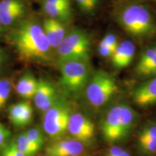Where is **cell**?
<instances>
[{
    "label": "cell",
    "mask_w": 156,
    "mask_h": 156,
    "mask_svg": "<svg viewBox=\"0 0 156 156\" xmlns=\"http://www.w3.org/2000/svg\"><path fill=\"white\" fill-rule=\"evenodd\" d=\"M151 140H156V124H150L145 126L138 136V141Z\"/></svg>",
    "instance_id": "cell-24"
},
{
    "label": "cell",
    "mask_w": 156,
    "mask_h": 156,
    "mask_svg": "<svg viewBox=\"0 0 156 156\" xmlns=\"http://www.w3.org/2000/svg\"><path fill=\"white\" fill-rule=\"evenodd\" d=\"M38 80L30 73H26L19 79L16 85V92L24 99L34 98L37 90Z\"/></svg>",
    "instance_id": "cell-16"
},
{
    "label": "cell",
    "mask_w": 156,
    "mask_h": 156,
    "mask_svg": "<svg viewBox=\"0 0 156 156\" xmlns=\"http://www.w3.org/2000/svg\"><path fill=\"white\" fill-rule=\"evenodd\" d=\"M56 50L59 63L72 60L88 62L90 40L85 32L74 30L66 35Z\"/></svg>",
    "instance_id": "cell-4"
},
{
    "label": "cell",
    "mask_w": 156,
    "mask_h": 156,
    "mask_svg": "<svg viewBox=\"0 0 156 156\" xmlns=\"http://www.w3.org/2000/svg\"><path fill=\"white\" fill-rule=\"evenodd\" d=\"M119 45L118 40L114 34H108L101 41L98 46H108L116 48Z\"/></svg>",
    "instance_id": "cell-27"
},
{
    "label": "cell",
    "mask_w": 156,
    "mask_h": 156,
    "mask_svg": "<svg viewBox=\"0 0 156 156\" xmlns=\"http://www.w3.org/2000/svg\"><path fill=\"white\" fill-rule=\"evenodd\" d=\"M5 62V54L2 50L0 49V69L2 67L4 63Z\"/></svg>",
    "instance_id": "cell-32"
},
{
    "label": "cell",
    "mask_w": 156,
    "mask_h": 156,
    "mask_svg": "<svg viewBox=\"0 0 156 156\" xmlns=\"http://www.w3.org/2000/svg\"><path fill=\"white\" fill-rule=\"evenodd\" d=\"M79 8L84 12L90 13L96 8L98 0H75Z\"/></svg>",
    "instance_id": "cell-26"
},
{
    "label": "cell",
    "mask_w": 156,
    "mask_h": 156,
    "mask_svg": "<svg viewBox=\"0 0 156 156\" xmlns=\"http://www.w3.org/2000/svg\"><path fill=\"white\" fill-rule=\"evenodd\" d=\"M118 90L114 78L105 72L95 73L90 80L86 96L90 104L95 108L103 106Z\"/></svg>",
    "instance_id": "cell-6"
},
{
    "label": "cell",
    "mask_w": 156,
    "mask_h": 156,
    "mask_svg": "<svg viewBox=\"0 0 156 156\" xmlns=\"http://www.w3.org/2000/svg\"><path fill=\"white\" fill-rule=\"evenodd\" d=\"M0 156H28L23 153L15 145L12 140L0 147Z\"/></svg>",
    "instance_id": "cell-21"
},
{
    "label": "cell",
    "mask_w": 156,
    "mask_h": 156,
    "mask_svg": "<svg viewBox=\"0 0 156 156\" xmlns=\"http://www.w3.org/2000/svg\"><path fill=\"white\" fill-rule=\"evenodd\" d=\"M15 145L23 153L28 156H34L41 148L32 142L25 132L17 134L12 140Z\"/></svg>",
    "instance_id": "cell-18"
},
{
    "label": "cell",
    "mask_w": 156,
    "mask_h": 156,
    "mask_svg": "<svg viewBox=\"0 0 156 156\" xmlns=\"http://www.w3.org/2000/svg\"><path fill=\"white\" fill-rule=\"evenodd\" d=\"M134 102L140 106H149L156 103V76L140 84L134 90Z\"/></svg>",
    "instance_id": "cell-12"
},
{
    "label": "cell",
    "mask_w": 156,
    "mask_h": 156,
    "mask_svg": "<svg viewBox=\"0 0 156 156\" xmlns=\"http://www.w3.org/2000/svg\"><path fill=\"white\" fill-rule=\"evenodd\" d=\"M25 133L31 142H34L38 147L42 148L44 145V136L42 132L38 127L29 129L25 132Z\"/></svg>",
    "instance_id": "cell-23"
},
{
    "label": "cell",
    "mask_w": 156,
    "mask_h": 156,
    "mask_svg": "<svg viewBox=\"0 0 156 156\" xmlns=\"http://www.w3.org/2000/svg\"><path fill=\"white\" fill-rule=\"evenodd\" d=\"M84 144L76 140H60L52 142L45 150V156H80Z\"/></svg>",
    "instance_id": "cell-10"
},
{
    "label": "cell",
    "mask_w": 156,
    "mask_h": 156,
    "mask_svg": "<svg viewBox=\"0 0 156 156\" xmlns=\"http://www.w3.org/2000/svg\"><path fill=\"white\" fill-rule=\"evenodd\" d=\"M11 135L9 129L0 123V147L11 140Z\"/></svg>",
    "instance_id": "cell-28"
},
{
    "label": "cell",
    "mask_w": 156,
    "mask_h": 156,
    "mask_svg": "<svg viewBox=\"0 0 156 156\" xmlns=\"http://www.w3.org/2000/svg\"><path fill=\"white\" fill-rule=\"evenodd\" d=\"M136 114L127 105H116L107 113L101 125L104 139L109 142L124 140L131 131Z\"/></svg>",
    "instance_id": "cell-2"
},
{
    "label": "cell",
    "mask_w": 156,
    "mask_h": 156,
    "mask_svg": "<svg viewBox=\"0 0 156 156\" xmlns=\"http://www.w3.org/2000/svg\"><path fill=\"white\" fill-rule=\"evenodd\" d=\"M60 85L67 92L75 93L84 88L89 80L87 62L72 60L60 62Z\"/></svg>",
    "instance_id": "cell-5"
},
{
    "label": "cell",
    "mask_w": 156,
    "mask_h": 156,
    "mask_svg": "<svg viewBox=\"0 0 156 156\" xmlns=\"http://www.w3.org/2000/svg\"><path fill=\"white\" fill-rule=\"evenodd\" d=\"M135 51V46L130 41H124L119 44L112 56L114 67L116 69L127 67L133 59Z\"/></svg>",
    "instance_id": "cell-13"
},
{
    "label": "cell",
    "mask_w": 156,
    "mask_h": 156,
    "mask_svg": "<svg viewBox=\"0 0 156 156\" xmlns=\"http://www.w3.org/2000/svg\"><path fill=\"white\" fill-rule=\"evenodd\" d=\"M71 109L58 98L56 102L43 116V129L50 137H58L67 131Z\"/></svg>",
    "instance_id": "cell-7"
},
{
    "label": "cell",
    "mask_w": 156,
    "mask_h": 156,
    "mask_svg": "<svg viewBox=\"0 0 156 156\" xmlns=\"http://www.w3.org/2000/svg\"><path fill=\"white\" fill-rule=\"evenodd\" d=\"M12 84L8 80H0V108L5 106L12 91Z\"/></svg>",
    "instance_id": "cell-22"
},
{
    "label": "cell",
    "mask_w": 156,
    "mask_h": 156,
    "mask_svg": "<svg viewBox=\"0 0 156 156\" xmlns=\"http://www.w3.org/2000/svg\"><path fill=\"white\" fill-rule=\"evenodd\" d=\"M124 152L122 147L118 146H114L108 150L106 154V156H121Z\"/></svg>",
    "instance_id": "cell-31"
},
{
    "label": "cell",
    "mask_w": 156,
    "mask_h": 156,
    "mask_svg": "<svg viewBox=\"0 0 156 156\" xmlns=\"http://www.w3.org/2000/svg\"><path fill=\"white\" fill-rule=\"evenodd\" d=\"M4 25H3V24L2 23V22H1V20H0V34H2V33L3 32V30H4Z\"/></svg>",
    "instance_id": "cell-33"
},
{
    "label": "cell",
    "mask_w": 156,
    "mask_h": 156,
    "mask_svg": "<svg viewBox=\"0 0 156 156\" xmlns=\"http://www.w3.org/2000/svg\"><path fill=\"white\" fill-rule=\"evenodd\" d=\"M34 100L36 108L44 114L51 108L58 100L55 87L49 82L45 80H38V87Z\"/></svg>",
    "instance_id": "cell-9"
},
{
    "label": "cell",
    "mask_w": 156,
    "mask_h": 156,
    "mask_svg": "<svg viewBox=\"0 0 156 156\" xmlns=\"http://www.w3.org/2000/svg\"><path fill=\"white\" fill-rule=\"evenodd\" d=\"M25 11V5L21 0H0V12Z\"/></svg>",
    "instance_id": "cell-19"
},
{
    "label": "cell",
    "mask_w": 156,
    "mask_h": 156,
    "mask_svg": "<svg viewBox=\"0 0 156 156\" xmlns=\"http://www.w3.org/2000/svg\"><path fill=\"white\" fill-rule=\"evenodd\" d=\"M121 156H131V155H130L129 153H128V152H126V151H124V153H123V154Z\"/></svg>",
    "instance_id": "cell-34"
},
{
    "label": "cell",
    "mask_w": 156,
    "mask_h": 156,
    "mask_svg": "<svg viewBox=\"0 0 156 156\" xmlns=\"http://www.w3.org/2000/svg\"><path fill=\"white\" fill-rule=\"evenodd\" d=\"M43 3L48 5H56V6H64V7H71V0H43Z\"/></svg>",
    "instance_id": "cell-30"
},
{
    "label": "cell",
    "mask_w": 156,
    "mask_h": 156,
    "mask_svg": "<svg viewBox=\"0 0 156 156\" xmlns=\"http://www.w3.org/2000/svg\"><path fill=\"white\" fill-rule=\"evenodd\" d=\"M67 131L75 140L83 144L88 143L95 136V125L84 114L74 113L70 116Z\"/></svg>",
    "instance_id": "cell-8"
},
{
    "label": "cell",
    "mask_w": 156,
    "mask_h": 156,
    "mask_svg": "<svg viewBox=\"0 0 156 156\" xmlns=\"http://www.w3.org/2000/svg\"><path fill=\"white\" fill-rule=\"evenodd\" d=\"M42 9L45 14L48 15V17L60 22L69 20L72 17V7H70L51 5L42 2Z\"/></svg>",
    "instance_id": "cell-17"
},
{
    "label": "cell",
    "mask_w": 156,
    "mask_h": 156,
    "mask_svg": "<svg viewBox=\"0 0 156 156\" xmlns=\"http://www.w3.org/2000/svg\"><path fill=\"white\" fill-rule=\"evenodd\" d=\"M138 145L142 153L147 155L156 154V140H140Z\"/></svg>",
    "instance_id": "cell-25"
},
{
    "label": "cell",
    "mask_w": 156,
    "mask_h": 156,
    "mask_svg": "<svg viewBox=\"0 0 156 156\" xmlns=\"http://www.w3.org/2000/svg\"><path fill=\"white\" fill-rule=\"evenodd\" d=\"M8 39L21 59L46 62L49 59L51 47L43 29L34 20L25 19L9 33Z\"/></svg>",
    "instance_id": "cell-1"
},
{
    "label": "cell",
    "mask_w": 156,
    "mask_h": 156,
    "mask_svg": "<svg viewBox=\"0 0 156 156\" xmlns=\"http://www.w3.org/2000/svg\"><path fill=\"white\" fill-rule=\"evenodd\" d=\"M136 75L142 77L156 76V45L145 49L135 67Z\"/></svg>",
    "instance_id": "cell-15"
},
{
    "label": "cell",
    "mask_w": 156,
    "mask_h": 156,
    "mask_svg": "<svg viewBox=\"0 0 156 156\" xmlns=\"http://www.w3.org/2000/svg\"><path fill=\"white\" fill-rule=\"evenodd\" d=\"M119 20L122 28L132 36H151L156 29L153 16L142 5L126 7L119 15Z\"/></svg>",
    "instance_id": "cell-3"
},
{
    "label": "cell",
    "mask_w": 156,
    "mask_h": 156,
    "mask_svg": "<svg viewBox=\"0 0 156 156\" xmlns=\"http://www.w3.org/2000/svg\"><path fill=\"white\" fill-rule=\"evenodd\" d=\"M98 53L103 57H112L116 48L108 46H98Z\"/></svg>",
    "instance_id": "cell-29"
},
{
    "label": "cell",
    "mask_w": 156,
    "mask_h": 156,
    "mask_svg": "<svg viewBox=\"0 0 156 156\" xmlns=\"http://www.w3.org/2000/svg\"><path fill=\"white\" fill-rule=\"evenodd\" d=\"M43 29L51 48H57L65 38L66 30L60 21L47 17L44 20Z\"/></svg>",
    "instance_id": "cell-14"
},
{
    "label": "cell",
    "mask_w": 156,
    "mask_h": 156,
    "mask_svg": "<svg viewBox=\"0 0 156 156\" xmlns=\"http://www.w3.org/2000/svg\"><path fill=\"white\" fill-rule=\"evenodd\" d=\"M33 107L28 101H21L11 105L8 108L10 122L16 127H24L32 122Z\"/></svg>",
    "instance_id": "cell-11"
},
{
    "label": "cell",
    "mask_w": 156,
    "mask_h": 156,
    "mask_svg": "<svg viewBox=\"0 0 156 156\" xmlns=\"http://www.w3.org/2000/svg\"><path fill=\"white\" fill-rule=\"evenodd\" d=\"M25 12V11L0 12V20L5 27L9 26L20 20Z\"/></svg>",
    "instance_id": "cell-20"
}]
</instances>
